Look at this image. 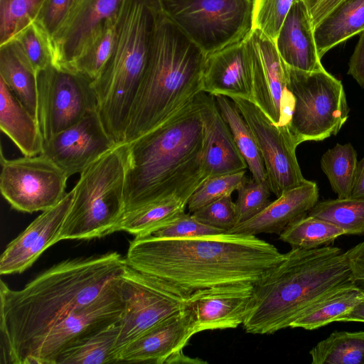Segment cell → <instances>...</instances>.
<instances>
[{"instance_id": "6da1fadb", "label": "cell", "mask_w": 364, "mask_h": 364, "mask_svg": "<svg viewBox=\"0 0 364 364\" xmlns=\"http://www.w3.org/2000/svg\"><path fill=\"white\" fill-rule=\"evenodd\" d=\"M284 257L256 235L225 232L191 237H135L124 258L127 266L186 304L206 294L252 290Z\"/></svg>"}, {"instance_id": "7a4b0ae2", "label": "cell", "mask_w": 364, "mask_h": 364, "mask_svg": "<svg viewBox=\"0 0 364 364\" xmlns=\"http://www.w3.org/2000/svg\"><path fill=\"white\" fill-rule=\"evenodd\" d=\"M126 265L125 258L111 252L60 262L20 290L1 280V363L23 364L54 326L95 299Z\"/></svg>"}, {"instance_id": "3957f363", "label": "cell", "mask_w": 364, "mask_h": 364, "mask_svg": "<svg viewBox=\"0 0 364 364\" xmlns=\"http://www.w3.org/2000/svg\"><path fill=\"white\" fill-rule=\"evenodd\" d=\"M203 141V122L195 99L164 123L127 143L124 212L171 196L191 198L207 178L202 166Z\"/></svg>"}, {"instance_id": "277c9868", "label": "cell", "mask_w": 364, "mask_h": 364, "mask_svg": "<svg viewBox=\"0 0 364 364\" xmlns=\"http://www.w3.org/2000/svg\"><path fill=\"white\" fill-rule=\"evenodd\" d=\"M356 284L349 259L338 247H291L284 259L253 287L245 331L272 334L292 322L318 300Z\"/></svg>"}, {"instance_id": "5b68a950", "label": "cell", "mask_w": 364, "mask_h": 364, "mask_svg": "<svg viewBox=\"0 0 364 364\" xmlns=\"http://www.w3.org/2000/svg\"><path fill=\"white\" fill-rule=\"evenodd\" d=\"M205 58L206 54L157 5L148 58L124 143L154 129L195 100L203 92Z\"/></svg>"}, {"instance_id": "8992f818", "label": "cell", "mask_w": 364, "mask_h": 364, "mask_svg": "<svg viewBox=\"0 0 364 364\" xmlns=\"http://www.w3.org/2000/svg\"><path fill=\"white\" fill-rule=\"evenodd\" d=\"M156 0H124L117 18L113 53L92 81L97 111L108 134L124 143L127 121L146 67L154 27Z\"/></svg>"}, {"instance_id": "52a82bcc", "label": "cell", "mask_w": 364, "mask_h": 364, "mask_svg": "<svg viewBox=\"0 0 364 364\" xmlns=\"http://www.w3.org/2000/svg\"><path fill=\"white\" fill-rule=\"evenodd\" d=\"M127 144H117L80 173L59 241L114 232L124 213Z\"/></svg>"}, {"instance_id": "ba28073f", "label": "cell", "mask_w": 364, "mask_h": 364, "mask_svg": "<svg viewBox=\"0 0 364 364\" xmlns=\"http://www.w3.org/2000/svg\"><path fill=\"white\" fill-rule=\"evenodd\" d=\"M293 97L288 130L295 145L336 135L348 118L342 82L325 69L303 71L287 66Z\"/></svg>"}, {"instance_id": "9c48e42d", "label": "cell", "mask_w": 364, "mask_h": 364, "mask_svg": "<svg viewBox=\"0 0 364 364\" xmlns=\"http://www.w3.org/2000/svg\"><path fill=\"white\" fill-rule=\"evenodd\" d=\"M161 13L206 55L244 39L253 0H156Z\"/></svg>"}, {"instance_id": "30bf717a", "label": "cell", "mask_w": 364, "mask_h": 364, "mask_svg": "<svg viewBox=\"0 0 364 364\" xmlns=\"http://www.w3.org/2000/svg\"><path fill=\"white\" fill-rule=\"evenodd\" d=\"M38 122L44 142L97 109L92 80L53 65L37 75Z\"/></svg>"}, {"instance_id": "8fae6325", "label": "cell", "mask_w": 364, "mask_h": 364, "mask_svg": "<svg viewBox=\"0 0 364 364\" xmlns=\"http://www.w3.org/2000/svg\"><path fill=\"white\" fill-rule=\"evenodd\" d=\"M1 193L16 210H46L66 193L68 176L43 154L14 159L1 155Z\"/></svg>"}, {"instance_id": "7c38bea8", "label": "cell", "mask_w": 364, "mask_h": 364, "mask_svg": "<svg viewBox=\"0 0 364 364\" xmlns=\"http://www.w3.org/2000/svg\"><path fill=\"white\" fill-rule=\"evenodd\" d=\"M119 276L112 279L95 299L75 309L54 326L23 364H55L58 356L65 349L110 325L119 323L124 304Z\"/></svg>"}, {"instance_id": "4fadbf2b", "label": "cell", "mask_w": 364, "mask_h": 364, "mask_svg": "<svg viewBox=\"0 0 364 364\" xmlns=\"http://www.w3.org/2000/svg\"><path fill=\"white\" fill-rule=\"evenodd\" d=\"M250 126L260 151L267 180L277 198L306 181L296 156V146L287 127L277 126L253 102L231 99Z\"/></svg>"}, {"instance_id": "5bb4252c", "label": "cell", "mask_w": 364, "mask_h": 364, "mask_svg": "<svg viewBox=\"0 0 364 364\" xmlns=\"http://www.w3.org/2000/svg\"><path fill=\"white\" fill-rule=\"evenodd\" d=\"M124 309L119 323L118 352L127 343L178 314L186 304L164 291L149 277L126 265L119 276Z\"/></svg>"}, {"instance_id": "9a60e30c", "label": "cell", "mask_w": 364, "mask_h": 364, "mask_svg": "<svg viewBox=\"0 0 364 364\" xmlns=\"http://www.w3.org/2000/svg\"><path fill=\"white\" fill-rule=\"evenodd\" d=\"M117 144L105 129L96 109L44 142L41 154L70 177L81 173Z\"/></svg>"}, {"instance_id": "2e32d148", "label": "cell", "mask_w": 364, "mask_h": 364, "mask_svg": "<svg viewBox=\"0 0 364 364\" xmlns=\"http://www.w3.org/2000/svg\"><path fill=\"white\" fill-rule=\"evenodd\" d=\"M124 0H73L51 41L53 65L72 71L95 32L116 16Z\"/></svg>"}, {"instance_id": "e0dca14e", "label": "cell", "mask_w": 364, "mask_h": 364, "mask_svg": "<svg viewBox=\"0 0 364 364\" xmlns=\"http://www.w3.org/2000/svg\"><path fill=\"white\" fill-rule=\"evenodd\" d=\"M252 38L242 41L206 55L203 92L254 102Z\"/></svg>"}, {"instance_id": "ac0fdd59", "label": "cell", "mask_w": 364, "mask_h": 364, "mask_svg": "<svg viewBox=\"0 0 364 364\" xmlns=\"http://www.w3.org/2000/svg\"><path fill=\"white\" fill-rule=\"evenodd\" d=\"M74 189L53 207L43 211L6 247L0 258V274L21 273L29 268L59 236L70 209Z\"/></svg>"}, {"instance_id": "d6986e66", "label": "cell", "mask_w": 364, "mask_h": 364, "mask_svg": "<svg viewBox=\"0 0 364 364\" xmlns=\"http://www.w3.org/2000/svg\"><path fill=\"white\" fill-rule=\"evenodd\" d=\"M197 333L188 304L178 314L135 338L119 352L118 363L165 364L173 354L183 350Z\"/></svg>"}, {"instance_id": "ffe728a7", "label": "cell", "mask_w": 364, "mask_h": 364, "mask_svg": "<svg viewBox=\"0 0 364 364\" xmlns=\"http://www.w3.org/2000/svg\"><path fill=\"white\" fill-rule=\"evenodd\" d=\"M196 99L203 125L202 166L205 177L246 171L247 165L220 112L215 96L201 92Z\"/></svg>"}, {"instance_id": "44dd1931", "label": "cell", "mask_w": 364, "mask_h": 364, "mask_svg": "<svg viewBox=\"0 0 364 364\" xmlns=\"http://www.w3.org/2000/svg\"><path fill=\"white\" fill-rule=\"evenodd\" d=\"M251 36L254 103L277 125L282 95L287 87V65L273 40L258 30H252Z\"/></svg>"}, {"instance_id": "7402d4cb", "label": "cell", "mask_w": 364, "mask_h": 364, "mask_svg": "<svg viewBox=\"0 0 364 364\" xmlns=\"http://www.w3.org/2000/svg\"><path fill=\"white\" fill-rule=\"evenodd\" d=\"M318 195L317 184L306 180L304 183L284 192L255 217L225 232L279 235L289 225L308 214L317 203Z\"/></svg>"}, {"instance_id": "603a6c76", "label": "cell", "mask_w": 364, "mask_h": 364, "mask_svg": "<svg viewBox=\"0 0 364 364\" xmlns=\"http://www.w3.org/2000/svg\"><path fill=\"white\" fill-rule=\"evenodd\" d=\"M277 50L289 68L303 71L325 69L318 55L309 9L295 0L274 41Z\"/></svg>"}, {"instance_id": "cb8c5ba5", "label": "cell", "mask_w": 364, "mask_h": 364, "mask_svg": "<svg viewBox=\"0 0 364 364\" xmlns=\"http://www.w3.org/2000/svg\"><path fill=\"white\" fill-rule=\"evenodd\" d=\"M252 290L206 294L186 303L191 309L196 333L242 325L250 309Z\"/></svg>"}, {"instance_id": "d4e9b609", "label": "cell", "mask_w": 364, "mask_h": 364, "mask_svg": "<svg viewBox=\"0 0 364 364\" xmlns=\"http://www.w3.org/2000/svg\"><path fill=\"white\" fill-rule=\"evenodd\" d=\"M0 128L25 156L41 154L44 140L36 117L0 78Z\"/></svg>"}, {"instance_id": "484cf974", "label": "cell", "mask_w": 364, "mask_h": 364, "mask_svg": "<svg viewBox=\"0 0 364 364\" xmlns=\"http://www.w3.org/2000/svg\"><path fill=\"white\" fill-rule=\"evenodd\" d=\"M364 31V0H343L315 27L321 58L330 49Z\"/></svg>"}, {"instance_id": "4316f807", "label": "cell", "mask_w": 364, "mask_h": 364, "mask_svg": "<svg viewBox=\"0 0 364 364\" xmlns=\"http://www.w3.org/2000/svg\"><path fill=\"white\" fill-rule=\"evenodd\" d=\"M190 198L171 196L126 211L114 232L125 231L135 237L146 236L185 213Z\"/></svg>"}, {"instance_id": "83f0119b", "label": "cell", "mask_w": 364, "mask_h": 364, "mask_svg": "<svg viewBox=\"0 0 364 364\" xmlns=\"http://www.w3.org/2000/svg\"><path fill=\"white\" fill-rule=\"evenodd\" d=\"M119 323L110 325L65 349L58 356L55 364L118 363L117 343Z\"/></svg>"}, {"instance_id": "f1b7e54d", "label": "cell", "mask_w": 364, "mask_h": 364, "mask_svg": "<svg viewBox=\"0 0 364 364\" xmlns=\"http://www.w3.org/2000/svg\"><path fill=\"white\" fill-rule=\"evenodd\" d=\"M220 112L228 124L235 144L245 161L252 177L257 181L267 180L264 164L255 138L247 122L232 101L215 96Z\"/></svg>"}, {"instance_id": "f546056e", "label": "cell", "mask_w": 364, "mask_h": 364, "mask_svg": "<svg viewBox=\"0 0 364 364\" xmlns=\"http://www.w3.org/2000/svg\"><path fill=\"white\" fill-rule=\"evenodd\" d=\"M364 297L356 284L339 289L313 304L291 324V328L315 330L334 322L335 318L355 306Z\"/></svg>"}, {"instance_id": "4dcf8cb0", "label": "cell", "mask_w": 364, "mask_h": 364, "mask_svg": "<svg viewBox=\"0 0 364 364\" xmlns=\"http://www.w3.org/2000/svg\"><path fill=\"white\" fill-rule=\"evenodd\" d=\"M309 355L312 364H364V331H334Z\"/></svg>"}, {"instance_id": "1f68e13d", "label": "cell", "mask_w": 364, "mask_h": 364, "mask_svg": "<svg viewBox=\"0 0 364 364\" xmlns=\"http://www.w3.org/2000/svg\"><path fill=\"white\" fill-rule=\"evenodd\" d=\"M0 78L38 119L36 75L19 60L8 43L0 45Z\"/></svg>"}, {"instance_id": "d6a6232c", "label": "cell", "mask_w": 364, "mask_h": 364, "mask_svg": "<svg viewBox=\"0 0 364 364\" xmlns=\"http://www.w3.org/2000/svg\"><path fill=\"white\" fill-rule=\"evenodd\" d=\"M117 15L107 20L95 32L74 63L72 71L92 81L99 77L114 48Z\"/></svg>"}, {"instance_id": "836d02e7", "label": "cell", "mask_w": 364, "mask_h": 364, "mask_svg": "<svg viewBox=\"0 0 364 364\" xmlns=\"http://www.w3.org/2000/svg\"><path fill=\"white\" fill-rule=\"evenodd\" d=\"M5 43L11 46L19 60L36 75L53 65L50 39L33 21Z\"/></svg>"}, {"instance_id": "e575fe53", "label": "cell", "mask_w": 364, "mask_h": 364, "mask_svg": "<svg viewBox=\"0 0 364 364\" xmlns=\"http://www.w3.org/2000/svg\"><path fill=\"white\" fill-rule=\"evenodd\" d=\"M346 231L328 221L306 215L289 225L279 235L291 247L306 250L331 245Z\"/></svg>"}, {"instance_id": "d590c367", "label": "cell", "mask_w": 364, "mask_h": 364, "mask_svg": "<svg viewBox=\"0 0 364 364\" xmlns=\"http://www.w3.org/2000/svg\"><path fill=\"white\" fill-rule=\"evenodd\" d=\"M357 166L356 151L349 143L337 144L323 154L321 169L338 198H350Z\"/></svg>"}, {"instance_id": "8d00e7d4", "label": "cell", "mask_w": 364, "mask_h": 364, "mask_svg": "<svg viewBox=\"0 0 364 364\" xmlns=\"http://www.w3.org/2000/svg\"><path fill=\"white\" fill-rule=\"evenodd\" d=\"M309 215L331 223L346 235H364V200L353 198L317 202Z\"/></svg>"}, {"instance_id": "74e56055", "label": "cell", "mask_w": 364, "mask_h": 364, "mask_svg": "<svg viewBox=\"0 0 364 364\" xmlns=\"http://www.w3.org/2000/svg\"><path fill=\"white\" fill-rule=\"evenodd\" d=\"M43 0H0V45L33 21Z\"/></svg>"}, {"instance_id": "f35d334b", "label": "cell", "mask_w": 364, "mask_h": 364, "mask_svg": "<svg viewBox=\"0 0 364 364\" xmlns=\"http://www.w3.org/2000/svg\"><path fill=\"white\" fill-rule=\"evenodd\" d=\"M237 191V198L235 202L237 225L255 217L272 202L268 180L257 181L252 177H245Z\"/></svg>"}, {"instance_id": "ab89813d", "label": "cell", "mask_w": 364, "mask_h": 364, "mask_svg": "<svg viewBox=\"0 0 364 364\" xmlns=\"http://www.w3.org/2000/svg\"><path fill=\"white\" fill-rule=\"evenodd\" d=\"M245 171L207 178L191 195L187 205L189 213L225 196L232 195L243 182Z\"/></svg>"}, {"instance_id": "60d3db41", "label": "cell", "mask_w": 364, "mask_h": 364, "mask_svg": "<svg viewBox=\"0 0 364 364\" xmlns=\"http://www.w3.org/2000/svg\"><path fill=\"white\" fill-rule=\"evenodd\" d=\"M295 0H253L252 28L275 41Z\"/></svg>"}, {"instance_id": "b9f144b4", "label": "cell", "mask_w": 364, "mask_h": 364, "mask_svg": "<svg viewBox=\"0 0 364 364\" xmlns=\"http://www.w3.org/2000/svg\"><path fill=\"white\" fill-rule=\"evenodd\" d=\"M191 214L199 221L225 232L237 225L235 205L231 195L215 200Z\"/></svg>"}, {"instance_id": "7bdbcfd3", "label": "cell", "mask_w": 364, "mask_h": 364, "mask_svg": "<svg viewBox=\"0 0 364 364\" xmlns=\"http://www.w3.org/2000/svg\"><path fill=\"white\" fill-rule=\"evenodd\" d=\"M223 232L225 231L221 229L199 221L191 213H184L172 223L157 229L149 235L177 238L213 235Z\"/></svg>"}, {"instance_id": "ee69618b", "label": "cell", "mask_w": 364, "mask_h": 364, "mask_svg": "<svg viewBox=\"0 0 364 364\" xmlns=\"http://www.w3.org/2000/svg\"><path fill=\"white\" fill-rule=\"evenodd\" d=\"M73 0H43L33 20L46 33L51 41L63 21Z\"/></svg>"}, {"instance_id": "f6af8a7d", "label": "cell", "mask_w": 364, "mask_h": 364, "mask_svg": "<svg viewBox=\"0 0 364 364\" xmlns=\"http://www.w3.org/2000/svg\"><path fill=\"white\" fill-rule=\"evenodd\" d=\"M348 74L364 88V31L360 33L353 53L348 64Z\"/></svg>"}, {"instance_id": "bcb514c9", "label": "cell", "mask_w": 364, "mask_h": 364, "mask_svg": "<svg viewBox=\"0 0 364 364\" xmlns=\"http://www.w3.org/2000/svg\"><path fill=\"white\" fill-rule=\"evenodd\" d=\"M343 0H318L309 9L311 20L314 28Z\"/></svg>"}, {"instance_id": "7dc6e473", "label": "cell", "mask_w": 364, "mask_h": 364, "mask_svg": "<svg viewBox=\"0 0 364 364\" xmlns=\"http://www.w3.org/2000/svg\"><path fill=\"white\" fill-rule=\"evenodd\" d=\"M350 198L364 200V156L358 162Z\"/></svg>"}, {"instance_id": "c3c4849f", "label": "cell", "mask_w": 364, "mask_h": 364, "mask_svg": "<svg viewBox=\"0 0 364 364\" xmlns=\"http://www.w3.org/2000/svg\"><path fill=\"white\" fill-rule=\"evenodd\" d=\"M334 321L364 322V297L353 308H352L345 314L337 316L335 318Z\"/></svg>"}, {"instance_id": "681fc988", "label": "cell", "mask_w": 364, "mask_h": 364, "mask_svg": "<svg viewBox=\"0 0 364 364\" xmlns=\"http://www.w3.org/2000/svg\"><path fill=\"white\" fill-rule=\"evenodd\" d=\"M180 364V363H191V364H204L207 361L203 360L199 358H192L183 353V350L178 351L171 355L165 364Z\"/></svg>"}, {"instance_id": "f907efd6", "label": "cell", "mask_w": 364, "mask_h": 364, "mask_svg": "<svg viewBox=\"0 0 364 364\" xmlns=\"http://www.w3.org/2000/svg\"><path fill=\"white\" fill-rule=\"evenodd\" d=\"M309 9H311L318 0H304Z\"/></svg>"}]
</instances>
